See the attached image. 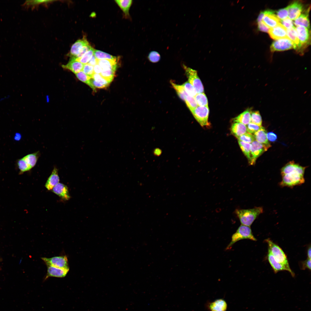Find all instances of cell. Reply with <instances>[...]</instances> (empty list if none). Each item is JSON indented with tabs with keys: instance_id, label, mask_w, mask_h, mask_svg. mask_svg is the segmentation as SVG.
<instances>
[{
	"instance_id": "cell-1",
	"label": "cell",
	"mask_w": 311,
	"mask_h": 311,
	"mask_svg": "<svg viewBox=\"0 0 311 311\" xmlns=\"http://www.w3.org/2000/svg\"><path fill=\"white\" fill-rule=\"evenodd\" d=\"M306 168L298 164L296 170L282 176L279 185L282 187H293L303 184L305 182L304 175Z\"/></svg>"
},
{
	"instance_id": "cell-2",
	"label": "cell",
	"mask_w": 311,
	"mask_h": 311,
	"mask_svg": "<svg viewBox=\"0 0 311 311\" xmlns=\"http://www.w3.org/2000/svg\"><path fill=\"white\" fill-rule=\"evenodd\" d=\"M263 211L262 207H257L247 209H236L235 210V213L239 219L242 225L250 227Z\"/></svg>"
},
{
	"instance_id": "cell-3",
	"label": "cell",
	"mask_w": 311,
	"mask_h": 311,
	"mask_svg": "<svg viewBox=\"0 0 311 311\" xmlns=\"http://www.w3.org/2000/svg\"><path fill=\"white\" fill-rule=\"evenodd\" d=\"M265 241L268 246V250L275 259L285 266L292 276H294L295 274L290 268L287 256L282 249L269 239L266 240Z\"/></svg>"
},
{
	"instance_id": "cell-4",
	"label": "cell",
	"mask_w": 311,
	"mask_h": 311,
	"mask_svg": "<svg viewBox=\"0 0 311 311\" xmlns=\"http://www.w3.org/2000/svg\"><path fill=\"white\" fill-rule=\"evenodd\" d=\"M244 239L254 241L257 240L253 234L250 227L241 225L236 232L232 235L231 240L226 248V250L231 249L232 246L239 240Z\"/></svg>"
},
{
	"instance_id": "cell-5",
	"label": "cell",
	"mask_w": 311,
	"mask_h": 311,
	"mask_svg": "<svg viewBox=\"0 0 311 311\" xmlns=\"http://www.w3.org/2000/svg\"><path fill=\"white\" fill-rule=\"evenodd\" d=\"M182 67L188 78L189 82L194 87L197 93H204V88L197 71L182 64Z\"/></svg>"
},
{
	"instance_id": "cell-6",
	"label": "cell",
	"mask_w": 311,
	"mask_h": 311,
	"mask_svg": "<svg viewBox=\"0 0 311 311\" xmlns=\"http://www.w3.org/2000/svg\"><path fill=\"white\" fill-rule=\"evenodd\" d=\"M191 112L196 120L202 127L209 125L208 122L209 109L208 106H198Z\"/></svg>"
},
{
	"instance_id": "cell-7",
	"label": "cell",
	"mask_w": 311,
	"mask_h": 311,
	"mask_svg": "<svg viewBox=\"0 0 311 311\" xmlns=\"http://www.w3.org/2000/svg\"><path fill=\"white\" fill-rule=\"evenodd\" d=\"M41 259L47 265L58 268L69 269L67 257L66 255L54 256L50 258L42 257Z\"/></svg>"
},
{
	"instance_id": "cell-8",
	"label": "cell",
	"mask_w": 311,
	"mask_h": 311,
	"mask_svg": "<svg viewBox=\"0 0 311 311\" xmlns=\"http://www.w3.org/2000/svg\"><path fill=\"white\" fill-rule=\"evenodd\" d=\"M270 147L255 140L251 144L250 152L251 159V165L255 164L257 158Z\"/></svg>"
},
{
	"instance_id": "cell-9",
	"label": "cell",
	"mask_w": 311,
	"mask_h": 311,
	"mask_svg": "<svg viewBox=\"0 0 311 311\" xmlns=\"http://www.w3.org/2000/svg\"><path fill=\"white\" fill-rule=\"evenodd\" d=\"M294 48V45L289 38H283L276 40L272 43L270 50L272 52L283 51Z\"/></svg>"
},
{
	"instance_id": "cell-10",
	"label": "cell",
	"mask_w": 311,
	"mask_h": 311,
	"mask_svg": "<svg viewBox=\"0 0 311 311\" xmlns=\"http://www.w3.org/2000/svg\"><path fill=\"white\" fill-rule=\"evenodd\" d=\"M300 46V50L306 48L310 42V33L309 29L302 26L295 28Z\"/></svg>"
},
{
	"instance_id": "cell-11",
	"label": "cell",
	"mask_w": 311,
	"mask_h": 311,
	"mask_svg": "<svg viewBox=\"0 0 311 311\" xmlns=\"http://www.w3.org/2000/svg\"><path fill=\"white\" fill-rule=\"evenodd\" d=\"M288 16L292 20L297 18L304 9L302 2L299 1H295L288 6Z\"/></svg>"
},
{
	"instance_id": "cell-12",
	"label": "cell",
	"mask_w": 311,
	"mask_h": 311,
	"mask_svg": "<svg viewBox=\"0 0 311 311\" xmlns=\"http://www.w3.org/2000/svg\"><path fill=\"white\" fill-rule=\"evenodd\" d=\"M268 33L270 37L276 40L289 38L287 36V29L280 22L276 26L270 28Z\"/></svg>"
},
{
	"instance_id": "cell-13",
	"label": "cell",
	"mask_w": 311,
	"mask_h": 311,
	"mask_svg": "<svg viewBox=\"0 0 311 311\" xmlns=\"http://www.w3.org/2000/svg\"><path fill=\"white\" fill-rule=\"evenodd\" d=\"M47 274L44 279L46 280L49 277L63 278L65 277L69 269L60 268L52 266L47 265Z\"/></svg>"
},
{
	"instance_id": "cell-14",
	"label": "cell",
	"mask_w": 311,
	"mask_h": 311,
	"mask_svg": "<svg viewBox=\"0 0 311 311\" xmlns=\"http://www.w3.org/2000/svg\"><path fill=\"white\" fill-rule=\"evenodd\" d=\"M52 190L53 193L63 200H68L71 198L67 187L63 183H59Z\"/></svg>"
},
{
	"instance_id": "cell-15",
	"label": "cell",
	"mask_w": 311,
	"mask_h": 311,
	"mask_svg": "<svg viewBox=\"0 0 311 311\" xmlns=\"http://www.w3.org/2000/svg\"><path fill=\"white\" fill-rule=\"evenodd\" d=\"M89 44L85 38L77 40L71 48L69 54L71 58H75L84 47Z\"/></svg>"
},
{
	"instance_id": "cell-16",
	"label": "cell",
	"mask_w": 311,
	"mask_h": 311,
	"mask_svg": "<svg viewBox=\"0 0 311 311\" xmlns=\"http://www.w3.org/2000/svg\"><path fill=\"white\" fill-rule=\"evenodd\" d=\"M59 180L58 169L56 167L54 166L51 174L46 181L45 187L48 190H52L59 183Z\"/></svg>"
},
{
	"instance_id": "cell-17",
	"label": "cell",
	"mask_w": 311,
	"mask_h": 311,
	"mask_svg": "<svg viewBox=\"0 0 311 311\" xmlns=\"http://www.w3.org/2000/svg\"><path fill=\"white\" fill-rule=\"evenodd\" d=\"M84 65L79 62L70 58L68 63L65 65H62V67L76 74L82 71Z\"/></svg>"
},
{
	"instance_id": "cell-18",
	"label": "cell",
	"mask_w": 311,
	"mask_h": 311,
	"mask_svg": "<svg viewBox=\"0 0 311 311\" xmlns=\"http://www.w3.org/2000/svg\"><path fill=\"white\" fill-rule=\"evenodd\" d=\"M275 12L266 14L262 19L263 22L270 28L276 26L280 23V20Z\"/></svg>"
},
{
	"instance_id": "cell-19",
	"label": "cell",
	"mask_w": 311,
	"mask_h": 311,
	"mask_svg": "<svg viewBox=\"0 0 311 311\" xmlns=\"http://www.w3.org/2000/svg\"><path fill=\"white\" fill-rule=\"evenodd\" d=\"M227 307L226 302L222 299L209 303L208 305V308L211 311H226Z\"/></svg>"
},
{
	"instance_id": "cell-20",
	"label": "cell",
	"mask_w": 311,
	"mask_h": 311,
	"mask_svg": "<svg viewBox=\"0 0 311 311\" xmlns=\"http://www.w3.org/2000/svg\"><path fill=\"white\" fill-rule=\"evenodd\" d=\"M287 36L292 41L294 45V49L298 52L300 50V46L295 27L294 26L290 29H287Z\"/></svg>"
},
{
	"instance_id": "cell-21",
	"label": "cell",
	"mask_w": 311,
	"mask_h": 311,
	"mask_svg": "<svg viewBox=\"0 0 311 311\" xmlns=\"http://www.w3.org/2000/svg\"><path fill=\"white\" fill-rule=\"evenodd\" d=\"M310 9L308 8L294 21V24L297 26H304L308 29H310V23L308 18V12Z\"/></svg>"
},
{
	"instance_id": "cell-22",
	"label": "cell",
	"mask_w": 311,
	"mask_h": 311,
	"mask_svg": "<svg viewBox=\"0 0 311 311\" xmlns=\"http://www.w3.org/2000/svg\"><path fill=\"white\" fill-rule=\"evenodd\" d=\"M231 132L237 138L247 132L246 125L239 122H234L231 128Z\"/></svg>"
},
{
	"instance_id": "cell-23",
	"label": "cell",
	"mask_w": 311,
	"mask_h": 311,
	"mask_svg": "<svg viewBox=\"0 0 311 311\" xmlns=\"http://www.w3.org/2000/svg\"><path fill=\"white\" fill-rule=\"evenodd\" d=\"M97 64L103 70H111L115 71L117 67L116 60L109 59L98 60L96 59Z\"/></svg>"
},
{
	"instance_id": "cell-24",
	"label": "cell",
	"mask_w": 311,
	"mask_h": 311,
	"mask_svg": "<svg viewBox=\"0 0 311 311\" xmlns=\"http://www.w3.org/2000/svg\"><path fill=\"white\" fill-rule=\"evenodd\" d=\"M252 111L251 109H248L234 118V122H239L245 125H248L251 122V114Z\"/></svg>"
},
{
	"instance_id": "cell-25",
	"label": "cell",
	"mask_w": 311,
	"mask_h": 311,
	"mask_svg": "<svg viewBox=\"0 0 311 311\" xmlns=\"http://www.w3.org/2000/svg\"><path fill=\"white\" fill-rule=\"evenodd\" d=\"M268 261L275 273L278 272L286 270L288 271V269L284 266L278 262L274 258L270 251L268 250L267 255Z\"/></svg>"
},
{
	"instance_id": "cell-26",
	"label": "cell",
	"mask_w": 311,
	"mask_h": 311,
	"mask_svg": "<svg viewBox=\"0 0 311 311\" xmlns=\"http://www.w3.org/2000/svg\"><path fill=\"white\" fill-rule=\"evenodd\" d=\"M267 131L264 128L261 129L254 134L255 140L270 147L271 145L267 137Z\"/></svg>"
},
{
	"instance_id": "cell-27",
	"label": "cell",
	"mask_w": 311,
	"mask_h": 311,
	"mask_svg": "<svg viewBox=\"0 0 311 311\" xmlns=\"http://www.w3.org/2000/svg\"><path fill=\"white\" fill-rule=\"evenodd\" d=\"M40 154L39 151H38L35 152L28 154L23 158L31 169L36 165Z\"/></svg>"
},
{
	"instance_id": "cell-28",
	"label": "cell",
	"mask_w": 311,
	"mask_h": 311,
	"mask_svg": "<svg viewBox=\"0 0 311 311\" xmlns=\"http://www.w3.org/2000/svg\"><path fill=\"white\" fill-rule=\"evenodd\" d=\"M116 3L122 10L126 16H129V10L132 3V0H116Z\"/></svg>"
},
{
	"instance_id": "cell-29",
	"label": "cell",
	"mask_w": 311,
	"mask_h": 311,
	"mask_svg": "<svg viewBox=\"0 0 311 311\" xmlns=\"http://www.w3.org/2000/svg\"><path fill=\"white\" fill-rule=\"evenodd\" d=\"M238 143L242 152L248 159L251 165V144L238 140Z\"/></svg>"
},
{
	"instance_id": "cell-30",
	"label": "cell",
	"mask_w": 311,
	"mask_h": 311,
	"mask_svg": "<svg viewBox=\"0 0 311 311\" xmlns=\"http://www.w3.org/2000/svg\"><path fill=\"white\" fill-rule=\"evenodd\" d=\"M94 55L98 60L109 59L117 60V58L109 54L98 50H94Z\"/></svg>"
},
{
	"instance_id": "cell-31",
	"label": "cell",
	"mask_w": 311,
	"mask_h": 311,
	"mask_svg": "<svg viewBox=\"0 0 311 311\" xmlns=\"http://www.w3.org/2000/svg\"><path fill=\"white\" fill-rule=\"evenodd\" d=\"M94 49L92 48L81 57L77 58H71L84 64H87L94 55Z\"/></svg>"
},
{
	"instance_id": "cell-32",
	"label": "cell",
	"mask_w": 311,
	"mask_h": 311,
	"mask_svg": "<svg viewBox=\"0 0 311 311\" xmlns=\"http://www.w3.org/2000/svg\"><path fill=\"white\" fill-rule=\"evenodd\" d=\"M298 164H295L293 161L289 162L281 169V174L283 175L296 170Z\"/></svg>"
},
{
	"instance_id": "cell-33",
	"label": "cell",
	"mask_w": 311,
	"mask_h": 311,
	"mask_svg": "<svg viewBox=\"0 0 311 311\" xmlns=\"http://www.w3.org/2000/svg\"><path fill=\"white\" fill-rule=\"evenodd\" d=\"M76 75L79 80L88 85L94 91H96L95 88L91 82L90 79L91 78L85 73L82 71L76 73Z\"/></svg>"
},
{
	"instance_id": "cell-34",
	"label": "cell",
	"mask_w": 311,
	"mask_h": 311,
	"mask_svg": "<svg viewBox=\"0 0 311 311\" xmlns=\"http://www.w3.org/2000/svg\"><path fill=\"white\" fill-rule=\"evenodd\" d=\"M194 98L198 106H208V100L204 93H197Z\"/></svg>"
},
{
	"instance_id": "cell-35",
	"label": "cell",
	"mask_w": 311,
	"mask_h": 311,
	"mask_svg": "<svg viewBox=\"0 0 311 311\" xmlns=\"http://www.w3.org/2000/svg\"><path fill=\"white\" fill-rule=\"evenodd\" d=\"M16 164L19 170L20 174L31 169L23 158L18 159L17 161Z\"/></svg>"
},
{
	"instance_id": "cell-36",
	"label": "cell",
	"mask_w": 311,
	"mask_h": 311,
	"mask_svg": "<svg viewBox=\"0 0 311 311\" xmlns=\"http://www.w3.org/2000/svg\"><path fill=\"white\" fill-rule=\"evenodd\" d=\"M251 122L259 126H262L261 117L259 111H252L251 114Z\"/></svg>"
},
{
	"instance_id": "cell-37",
	"label": "cell",
	"mask_w": 311,
	"mask_h": 311,
	"mask_svg": "<svg viewBox=\"0 0 311 311\" xmlns=\"http://www.w3.org/2000/svg\"><path fill=\"white\" fill-rule=\"evenodd\" d=\"M185 101L191 112L198 106L194 97L189 95L185 97Z\"/></svg>"
},
{
	"instance_id": "cell-38",
	"label": "cell",
	"mask_w": 311,
	"mask_h": 311,
	"mask_svg": "<svg viewBox=\"0 0 311 311\" xmlns=\"http://www.w3.org/2000/svg\"><path fill=\"white\" fill-rule=\"evenodd\" d=\"M115 71L111 70L102 69L100 74L104 79L111 83L113 78Z\"/></svg>"
},
{
	"instance_id": "cell-39",
	"label": "cell",
	"mask_w": 311,
	"mask_h": 311,
	"mask_svg": "<svg viewBox=\"0 0 311 311\" xmlns=\"http://www.w3.org/2000/svg\"><path fill=\"white\" fill-rule=\"evenodd\" d=\"M182 85L185 91L189 96L194 97L197 94L195 89L188 81H186Z\"/></svg>"
},
{
	"instance_id": "cell-40",
	"label": "cell",
	"mask_w": 311,
	"mask_h": 311,
	"mask_svg": "<svg viewBox=\"0 0 311 311\" xmlns=\"http://www.w3.org/2000/svg\"><path fill=\"white\" fill-rule=\"evenodd\" d=\"M237 139L239 141L249 143H251L255 140L254 135L249 133H246Z\"/></svg>"
},
{
	"instance_id": "cell-41",
	"label": "cell",
	"mask_w": 311,
	"mask_h": 311,
	"mask_svg": "<svg viewBox=\"0 0 311 311\" xmlns=\"http://www.w3.org/2000/svg\"><path fill=\"white\" fill-rule=\"evenodd\" d=\"M147 58L148 60L152 63H156L160 60L161 56L158 52L155 51L150 52L148 54Z\"/></svg>"
},
{
	"instance_id": "cell-42",
	"label": "cell",
	"mask_w": 311,
	"mask_h": 311,
	"mask_svg": "<svg viewBox=\"0 0 311 311\" xmlns=\"http://www.w3.org/2000/svg\"><path fill=\"white\" fill-rule=\"evenodd\" d=\"M91 78L96 82L104 85L106 87L109 86L110 83L104 79L100 74L94 73Z\"/></svg>"
},
{
	"instance_id": "cell-43",
	"label": "cell",
	"mask_w": 311,
	"mask_h": 311,
	"mask_svg": "<svg viewBox=\"0 0 311 311\" xmlns=\"http://www.w3.org/2000/svg\"><path fill=\"white\" fill-rule=\"evenodd\" d=\"M247 130L248 133L251 134H254L258 130L263 128L262 126H259L256 124L250 122L247 125Z\"/></svg>"
},
{
	"instance_id": "cell-44",
	"label": "cell",
	"mask_w": 311,
	"mask_h": 311,
	"mask_svg": "<svg viewBox=\"0 0 311 311\" xmlns=\"http://www.w3.org/2000/svg\"><path fill=\"white\" fill-rule=\"evenodd\" d=\"M276 16L281 20L288 18V7L278 10L276 12Z\"/></svg>"
},
{
	"instance_id": "cell-45",
	"label": "cell",
	"mask_w": 311,
	"mask_h": 311,
	"mask_svg": "<svg viewBox=\"0 0 311 311\" xmlns=\"http://www.w3.org/2000/svg\"><path fill=\"white\" fill-rule=\"evenodd\" d=\"M83 72L87 75L92 78L94 73V67L88 64L84 65L82 70Z\"/></svg>"
},
{
	"instance_id": "cell-46",
	"label": "cell",
	"mask_w": 311,
	"mask_h": 311,
	"mask_svg": "<svg viewBox=\"0 0 311 311\" xmlns=\"http://www.w3.org/2000/svg\"><path fill=\"white\" fill-rule=\"evenodd\" d=\"M280 22L286 29H290L294 26L293 21L289 18L280 20Z\"/></svg>"
},
{
	"instance_id": "cell-47",
	"label": "cell",
	"mask_w": 311,
	"mask_h": 311,
	"mask_svg": "<svg viewBox=\"0 0 311 311\" xmlns=\"http://www.w3.org/2000/svg\"><path fill=\"white\" fill-rule=\"evenodd\" d=\"M52 0H31L27 1L25 4L27 5H34L40 4L47 3L53 1Z\"/></svg>"
},
{
	"instance_id": "cell-48",
	"label": "cell",
	"mask_w": 311,
	"mask_h": 311,
	"mask_svg": "<svg viewBox=\"0 0 311 311\" xmlns=\"http://www.w3.org/2000/svg\"><path fill=\"white\" fill-rule=\"evenodd\" d=\"M92 48V47L89 44L85 46L81 49L76 57L75 58H79L81 57Z\"/></svg>"
},
{
	"instance_id": "cell-49",
	"label": "cell",
	"mask_w": 311,
	"mask_h": 311,
	"mask_svg": "<svg viewBox=\"0 0 311 311\" xmlns=\"http://www.w3.org/2000/svg\"><path fill=\"white\" fill-rule=\"evenodd\" d=\"M259 30L264 32H268L270 28L265 24L262 21L258 23Z\"/></svg>"
},
{
	"instance_id": "cell-50",
	"label": "cell",
	"mask_w": 311,
	"mask_h": 311,
	"mask_svg": "<svg viewBox=\"0 0 311 311\" xmlns=\"http://www.w3.org/2000/svg\"><path fill=\"white\" fill-rule=\"evenodd\" d=\"M274 12V11L270 10H266L261 12L258 16L257 19V22L258 23L261 21L263 17L266 14L273 12Z\"/></svg>"
},
{
	"instance_id": "cell-51",
	"label": "cell",
	"mask_w": 311,
	"mask_h": 311,
	"mask_svg": "<svg viewBox=\"0 0 311 311\" xmlns=\"http://www.w3.org/2000/svg\"><path fill=\"white\" fill-rule=\"evenodd\" d=\"M301 263L302 269H308L311 270V259L307 258L306 260L302 262Z\"/></svg>"
},
{
	"instance_id": "cell-52",
	"label": "cell",
	"mask_w": 311,
	"mask_h": 311,
	"mask_svg": "<svg viewBox=\"0 0 311 311\" xmlns=\"http://www.w3.org/2000/svg\"><path fill=\"white\" fill-rule=\"evenodd\" d=\"M267 137L268 140L272 142L275 141L277 139L276 135L272 132H269L267 133Z\"/></svg>"
},
{
	"instance_id": "cell-53",
	"label": "cell",
	"mask_w": 311,
	"mask_h": 311,
	"mask_svg": "<svg viewBox=\"0 0 311 311\" xmlns=\"http://www.w3.org/2000/svg\"><path fill=\"white\" fill-rule=\"evenodd\" d=\"M102 71L100 67L97 64L94 66V73L100 74Z\"/></svg>"
},
{
	"instance_id": "cell-54",
	"label": "cell",
	"mask_w": 311,
	"mask_h": 311,
	"mask_svg": "<svg viewBox=\"0 0 311 311\" xmlns=\"http://www.w3.org/2000/svg\"><path fill=\"white\" fill-rule=\"evenodd\" d=\"M87 64L93 67L97 64L96 59L94 55Z\"/></svg>"
},
{
	"instance_id": "cell-55",
	"label": "cell",
	"mask_w": 311,
	"mask_h": 311,
	"mask_svg": "<svg viewBox=\"0 0 311 311\" xmlns=\"http://www.w3.org/2000/svg\"><path fill=\"white\" fill-rule=\"evenodd\" d=\"M14 138L15 139L16 141H19L20 140L21 138V134L18 133H16Z\"/></svg>"
},
{
	"instance_id": "cell-56",
	"label": "cell",
	"mask_w": 311,
	"mask_h": 311,
	"mask_svg": "<svg viewBox=\"0 0 311 311\" xmlns=\"http://www.w3.org/2000/svg\"><path fill=\"white\" fill-rule=\"evenodd\" d=\"M311 247L308 248L307 250V254L308 256V258L311 259Z\"/></svg>"
},
{
	"instance_id": "cell-57",
	"label": "cell",
	"mask_w": 311,
	"mask_h": 311,
	"mask_svg": "<svg viewBox=\"0 0 311 311\" xmlns=\"http://www.w3.org/2000/svg\"><path fill=\"white\" fill-rule=\"evenodd\" d=\"M155 154L157 155H159L161 153V151L159 149H156L154 151Z\"/></svg>"
},
{
	"instance_id": "cell-58",
	"label": "cell",
	"mask_w": 311,
	"mask_h": 311,
	"mask_svg": "<svg viewBox=\"0 0 311 311\" xmlns=\"http://www.w3.org/2000/svg\"><path fill=\"white\" fill-rule=\"evenodd\" d=\"M10 97V95H7L6 96H5V97H4V98H1L0 99V101H3L4 100H5L6 99L9 98Z\"/></svg>"
}]
</instances>
